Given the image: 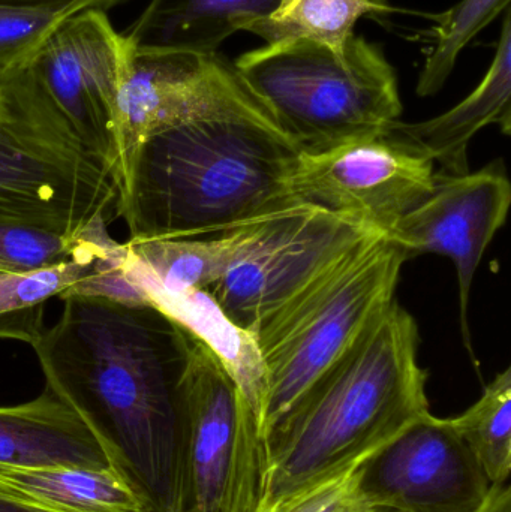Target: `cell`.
<instances>
[{
    "instance_id": "cell-25",
    "label": "cell",
    "mask_w": 511,
    "mask_h": 512,
    "mask_svg": "<svg viewBox=\"0 0 511 512\" xmlns=\"http://www.w3.org/2000/svg\"><path fill=\"white\" fill-rule=\"evenodd\" d=\"M123 2L125 0H0V5L50 6V8H72L77 11H86V9L107 11Z\"/></svg>"
},
{
    "instance_id": "cell-5",
    "label": "cell",
    "mask_w": 511,
    "mask_h": 512,
    "mask_svg": "<svg viewBox=\"0 0 511 512\" xmlns=\"http://www.w3.org/2000/svg\"><path fill=\"white\" fill-rule=\"evenodd\" d=\"M405 261L386 236L372 237L249 333L264 382L263 435L392 306Z\"/></svg>"
},
{
    "instance_id": "cell-8",
    "label": "cell",
    "mask_w": 511,
    "mask_h": 512,
    "mask_svg": "<svg viewBox=\"0 0 511 512\" xmlns=\"http://www.w3.org/2000/svg\"><path fill=\"white\" fill-rule=\"evenodd\" d=\"M129 50L107 12L86 9L66 18L3 80L56 114L113 173L117 98Z\"/></svg>"
},
{
    "instance_id": "cell-2",
    "label": "cell",
    "mask_w": 511,
    "mask_h": 512,
    "mask_svg": "<svg viewBox=\"0 0 511 512\" xmlns=\"http://www.w3.org/2000/svg\"><path fill=\"white\" fill-rule=\"evenodd\" d=\"M299 149L270 117L221 116L147 138L117 192L128 242L215 236L297 204Z\"/></svg>"
},
{
    "instance_id": "cell-14",
    "label": "cell",
    "mask_w": 511,
    "mask_h": 512,
    "mask_svg": "<svg viewBox=\"0 0 511 512\" xmlns=\"http://www.w3.org/2000/svg\"><path fill=\"white\" fill-rule=\"evenodd\" d=\"M497 125L511 134V14L504 11L500 41L491 66L479 86L452 110L425 120L387 129V134L434 162L441 176H459L468 168L470 141L486 126Z\"/></svg>"
},
{
    "instance_id": "cell-15",
    "label": "cell",
    "mask_w": 511,
    "mask_h": 512,
    "mask_svg": "<svg viewBox=\"0 0 511 512\" xmlns=\"http://www.w3.org/2000/svg\"><path fill=\"white\" fill-rule=\"evenodd\" d=\"M278 0H150L122 32L132 50L218 53L236 32L272 14Z\"/></svg>"
},
{
    "instance_id": "cell-12",
    "label": "cell",
    "mask_w": 511,
    "mask_h": 512,
    "mask_svg": "<svg viewBox=\"0 0 511 512\" xmlns=\"http://www.w3.org/2000/svg\"><path fill=\"white\" fill-rule=\"evenodd\" d=\"M510 204L511 186L500 164L459 176L437 173L431 194L386 236L407 258L435 254L452 259L458 273L462 337L473 358L471 286L486 249L506 224Z\"/></svg>"
},
{
    "instance_id": "cell-23",
    "label": "cell",
    "mask_w": 511,
    "mask_h": 512,
    "mask_svg": "<svg viewBox=\"0 0 511 512\" xmlns=\"http://www.w3.org/2000/svg\"><path fill=\"white\" fill-rule=\"evenodd\" d=\"M77 9L0 5V81L17 71Z\"/></svg>"
},
{
    "instance_id": "cell-26",
    "label": "cell",
    "mask_w": 511,
    "mask_h": 512,
    "mask_svg": "<svg viewBox=\"0 0 511 512\" xmlns=\"http://www.w3.org/2000/svg\"><path fill=\"white\" fill-rule=\"evenodd\" d=\"M0 512H69L59 508L47 507L29 499L18 498L11 493L0 490Z\"/></svg>"
},
{
    "instance_id": "cell-1",
    "label": "cell",
    "mask_w": 511,
    "mask_h": 512,
    "mask_svg": "<svg viewBox=\"0 0 511 512\" xmlns=\"http://www.w3.org/2000/svg\"><path fill=\"white\" fill-rule=\"evenodd\" d=\"M62 301L32 343L45 387L110 439L156 512H177L180 393L194 331L155 304Z\"/></svg>"
},
{
    "instance_id": "cell-30",
    "label": "cell",
    "mask_w": 511,
    "mask_h": 512,
    "mask_svg": "<svg viewBox=\"0 0 511 512\" xmlns=\"http://www.w3.org/2000/svg\"><path fill=\"white\" fill-rule=\"evenodd\" d=\"M365 512H399L395 510H389V508H369Z\"/></svg>"
},
{
    "instance_id": "cell-28",
    "label": "cell",
    "mask_w": 511,
    "mask_h": 512,
    "mask_svg": "<svg viewBox=\"0 0 511 512\" xmlns=\"http://www.w3.org/2000/svg\"><path fill=\"white\" fill-rule=\"evenodd\" d=\"M9 114H11V105L0 90V120L6 119Z\"/></svg>"
},
{
    "instance_id": "cell-22",
    "label": "cell",
    "mask_w": 511,
    "mask_h": 512,
    "mask_svg": "<svg viewBox=\"0 0 511 512\" xmlns=\"http://www.w3.org/2000/svg\"><path fill=\"white\" fill-rule=\"evenodd\" d=\"M114 242L108 227L83 236H62L23 225L0 224V273H30L56 267Z\"/></svg>"
},
{
    "instance_id": "cell-4",
    "label": "cell",
    "mask_w": 511,
    "mask_h": 512,
    "mask_svg": "<svg viewBox=\"0 0 511 512\" xmlns=\"http://www.w3.org/2000/svg\"><path fill=\"white\" fill-rule=\"evenodd\" d=\"M233 63L300 153L383 134L401 119L395 69L363 36H351L342 47L308 39L266 44Z\"/></svg>"
},
{
    "instance_id": "cell-7",
    "label": "cell",
    "mask_w": 511,
    "mask_h": 512,
    "mask_svg": "<svg viewBox=\"0 0 511 512\" xmlns=\"http://www.w3.org/2000/svg\"><path fill=\"white\" fill-rule=\"evenodd\" d=\"M375 236L383 234L318 207L294 204L249 225L239 252L206 292L231 325L249 334Z\"/></svg>"
},
{
    "instance_id": "cell-13",
    "label": "cell",
    "mask_w": 511,
    "mask_h": 512,
    "mask_svg": "<svg viewBox=\"0 0 511 512\" xmlns=\"http://www.w3.org/2000/svg\"><path fill=\"white\" fill-rule=\"evenodd\" d=\"M0 465L128 469L110 439L48 387L30 402L0 406Z\"/></svg>"
},
{
    "instance_id": "cell-16",
    "label": "cell",
    "mask_w": 511,
    "mask_h": 512,
    "mask_svg": "<svg viewBox=\"0 0 511 512\" xmlns=\"http://www.w3.org/2000/svg\"><path fill=\"white\" fill-rule=\"evenodd\" d=\"M249 225L215 236L126 242L123 268L147 297L209 291L239 252Z\"/></svg>"
},
{
    "instance_id": "cell-10",
    "label": "cell",
    "mask_w": 511,
    "mask_h": 512,
    "mask_svg": "<svg viewBox=\"0 0 511 512\" xmlns=\"http://www.w3.org/2000/svg\"><path fill=\"white\" fill-rule=\"evenodd\" d=\"M431 159L383 132L320 153H299L290 179L297 204L387 236L434 189Z\"/></svg>"
},
{
    "instance_id": "cell-17",
    "label": "cell",
    "mask_w": 511,
    "mask_h": 512,
    "mask_svg": "<svg viewBox=\"0 0 511 512\" xmlns=\"http://www.w3.org/2000/svg\"><path fill=\"white\" fill-rule=\"evenodd\" d=\"M0 490L69 512H156L123 466L84 469L0 465Z\"/></svg>"
},
{
    "instance_id": "cell-29",
    "label": "cell",
    "mask_w": 511,
    "mask_h": 512,
    "mask_svg": "<svg viewBox=\"0 0 511 512\" xmlns=\"http://www.w3.org/2000/svg\"><path fill=\"white\" fill-rule=\"evenodd\" d=\"M369 2L375 3V5L381 6V8L384 9H389L390 11V6L389 3H387V0H369Z\"/></svg>"
},
{
    "instance_id": "cell-6",
    "label": "cell",
    "mask_w": 511,
    "mask_h": 512,
    "mask_svg": "<svg viewBox=\"0 0 511 512\" xmlns=\"http://www.w3.org/2000/svg\"><path fill=\"white\" fill-rule=\"evenodd\" d=\"M266 468L257 415L194 333L180 393L177 512H260Z\"/></svg>"
},
{
    "instance_id": "cell-11",
    "label": "cell",
    "mask_w": 511,
    "mask_h": 512,
    "mask_svg": "<svg viewBox=\"0 0 511 512\" xmlns=\"http://www.w3.org/2000/svg\"><path fill=\"white\" fill-rule=\"evenodd\" d=\"M492 487L453 418L431 412L357 466V489L368 508L482 512Z\"/></svg>"
},
{
    "instance_id": "cell-18",
    "label": "cell",
    "mask_w": 511,
    "mask_h": 512,
    "mask_svg": "<svg viewBox=\"0 0 511 512\" xmlns=\"http://www.w3.org/2000/svg\"><path fill=\"white\" fill-rule=\"evenodd\" d=\"M120 246H101L44 270L0 273V339L32 345L45 328V303L95 274Z\"/></svg>"
},
{
    "instance_id": "cell-3",
    "label": "cell",
    "mask_w": 511,
    "mask_h": 512,
    "mask_svg": "<svg viewBox=\"0 0 511 512\" xmlns=\"http://www.w3.org/2000/svg\"><path fill=\"white\" fill-rule=\"evenodd\" d=\"M416 319L393 301L374 327L267 430L260 512L359 466L428 414Z\"/></svg>"
},
{
    "instance_id": "cell-21",
    "label": "cell",
    "mask_w": 511,
    "mask_h": 512,
    "mask_svg": "<svg viewBox=\"0 0 511 512\" xmlns=\"http://www.w3.org/2000/svg\"><path fill=\"white\" fill-rule=\"evenodd\" d=\"M509 8L510 0H461L441 14L432 35L434 44L417 80V95L420 98L437 95L452 75L459 54Z\"/></svg>"
},
{
    "instance_id": "cell-9",
    "label": "cell",
    "mask_w": 511,
    "mask_h": 512,
    "mask_svg": "<svg viewBox=\"0 0 511 512\" xmlns=\"http://www.w3.org/2000/svg\"><path fill=\"white\" fill-rule=\"evenodd\" d=\"M221 116L270 117L227 57L131 48L117 98V189L147 138L171 126Z\"/></svg>"
},
{
    "instance_id": "cell-19",
    "label": "cell",
    "mask_w": 511,
    "mask_h": 512,
    "mask_svg": "<svg viewBox=\"0 0 511 512\" xmlns=\"http://www.w3.org/2000/svg\"><path fill=\"white\" fill-rule=\"evenodd\" d=\"M369 0H278L272 14L252 24L246 32L266 44L308 39L330 47H342L356 35L357 21L369 14H383Z\"/></svg>"
},
{
    "instance_id": "cell-20",
    "label": "cell",
    "mask_w": 511,
    "mask_h": 512,
    "mask_svg": "<svg viewBox=\"0 0 511 512\" xmlns=\"http://www.w3.org/2000/svg\"><path fill=\"white\" fill-rule=\"evenodd\" d=\"M492 486L509 483L511 472V369L498 373L470 409L453 418Z\"/></svg>"
},
{
    "instance_id": "cell-24",
    "label": "cell",
    "mask_w": 511,
    "mask_h": 512,
    "mask_svg": "<svg viewBox=\"0 0 511 512\" xmlns=\"http://www.w3.org/2000/svg\"><path fill=\"white\" fill-rule=\"evenodd\" d=\"M369 510L357 489V466L314 487L272 512H365Z\"/></svg>"
},
{
    "instance_id": "cell-27",
    "label": "cell",
    "mask_w": 511,
    "mask_h": 512,
    "mask_svg": "<svg viewBox=\"0 0 511 512\" xmlns=\"http://www.w3.org/2000/svg\"><path fill=\"white\" fill-rule=\"evenodd\" d=\"M482 512H511L510 484H500L492 487L491 498Z\"/></svg>"
}]
</instances>
